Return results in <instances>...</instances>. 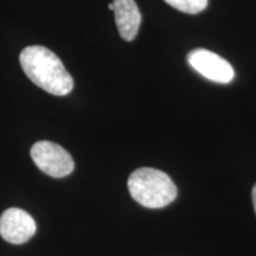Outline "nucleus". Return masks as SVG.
Listing matches in <instances>:
<instances>
[{
	"instance_id": "1",
	"label": "nucleus",
	"mask_w": 256,
	"mask_h": 256,
	"mask_svg": "<svg viewBox=\"0 0 256 256\" xmlns=\"http://www.w3.org/2000/svg\"><path fill=\"white\" fill-rule=\"evenodd\" d=\"M25 75L37 87L56 96L68 95L74 88L72 75L52 51L42 46H28L19 56Z\"/></svg>"
},
{
	"instance_id": "2",
	"label": "nucleus",
	"mask_w": 256,
	"mask_h": 256,
	"mask_svg": "<svg viewBox=\"0 0 256 256\" xmlns=\"http://www.w3.org/2000/svg\"><path fill=\"white\" fill-rule=\"evenodd\" d=\"M128 190L140 206L148 209L168 206L177 197V186L165 172L152 168H140L128 178Z\"/></svg>"
},
{
	"instance_id": "3",
	"label": "nucleus",
	"mask_w": 256,
	"mask_h": 256,
	"mask_svg": "<svg viewBox=\"0 0 256 256\" xmlns=\"http://www.w3.org/2000/svg\"><path fill=\"white\" fill-rule=\"evenodd\" d=\"M30 154L37 168L50 177H66L75 168L70 153L55 142H38L31 147Z\"/></svg>"
},
{
	"instance_id": "4",
	"label": "nucleus",
	"mask_w": 256,
	"mask_h": 256,
	"mask_svg": "<svg viewBox=\"0 0 256 256\" xmlns=\"http://www.w3.org/2000/svg\"><path fill=\"white\" fill-rule=\"evenodd\" d=\"M188 64L202 76L217 83L232 81L235 72L228 60L206 49L192 50L188 55Z\"/></svg>"
},
{
	"instance_id": "5",
	"label": "nucleus",
	"mask_w": 256,
	"mask_h": 256,
	"mask_svg": "<svg viewBox=\"0 0 256 256\" xmlns=\"http://www.w3.org/2000/svg\"><path fill=\"white\" fill-rule=\"evenodd\" d=\"M34 217L19 208H10L0 216V235L12 244H23L36 234Z\"/></svg>"
},
{
	"instance_id": "6",
	"label": "nucleus",
	"mask_w": 256,
	"mask_h": 256,
	"mask_svg": "<svg viewBox=\"0 0 256 256\" xmlns=\"http://www.w3.org/2000/svg\"><path fill=\"white\" fill-rule=\"evenodd\" d=\"M114 14L122 40L130 42L136 37L142 24V14L136 0H114Z\"/></svg>"
},
{
	"instance_id": "7",
	"label": "nucleus",
	"mask_w": 256,
	"mask_h": 256,
	"mask_svg": "<svg viewBox=\"0 0 256 256\" xmlns=\"http://www.w3.org/2000/svg\"><path fill=\"white\" fill-rule=\"evenodd\" d=\"M172 8L188 14H197L204 11L208 6V0H165Z\"/></svg>"
},
{
	"instance_id": "8",
	"label": "nucleus",
	"mask_w": 256,
	"mask_h": 256,
	"mask_svg": "<svg viewBox=\"0 0 256 256\" xmlns=\"http://www.w3.org/2000/svg\"><path fill=\"white\" fill-rule=\"evenodd\" d=\"M252 204H254V210L256 214V184L252 188Z\"/></svg>"
},
{
	"instance_id": "9",
	"label": "nucleus",
	"mask_w": 256,
	"mask_h": 256,
	"mask_svg": "<svg viewBox=\"0 0 256 256\" xmlns=\"http://www.w3.org/2000/svg\"><path fill=\"white\" fill-rule=\"evenodd\" d=\"M108 8L112 10V11H114V5H113V2H110V4H108Z\"/></svg>"
}]
</instances>
